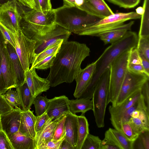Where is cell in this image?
Segmentation results:
<instances>
[{
    "mask_svg": "<svg viewBox=\"0 0 149 149\" xmlns=\"http://www.w3.org/2000/svg\"><path fill=\"white\" fill-rule=\"evenodd\" d=\"M124 6V8H132L137 6L141 0H121Z\"/></svg>",
    "mask_w": 149,
    "mask_h": 149,
    "instance_id": "52",
    "label": "cell"
},
{
    "mask_svg": "<svg viewBox=\"0 0 149 149\" xmlns=\"http://www.w3.org/2000/svg\"><path fill=\"white\" fill-rule=\"evenodd\" d=\"M69 100L64 95L49 99L46 111L49 118L52 120H59L70 112Z\"/></svg>",
    "mask_w": 149,
    "mask_h": 149,
    "instance_id": "15",
    "label": "cell"
},
{
    "mask_svg": "<svg viewBox=\"0 0 149 149\" xmlns=\"http://www.w3.org/2000/svg\"><path fill=\"white\" fill-rule=\"evenodd\" d=\"M141 64L140 56L136 47L131 49L128 56V65Z\"/></svg>",
    "mask_w": 149,
    "mask_h": 149,
    "instance_id": "42",
    "label": "cell"
},
{
    "mask_svg": "<svg viewBox=\"0 0 149 149\" xmlns=\"http://www.w3.org/2000/svg\"><path fill=\"white\" fill-rule=\"evenodd\" d=\"M130 50L121 54L109 66L110 71L107 97V105L111 102L113 106L115 105L127 70L128 58Z\"/></svg>",
    "mask_w": 149,
    "mask_h": 149,
    "instance_id": "5",
    "label": "cell"
},
{
    "mask_svg": "<svg viewBox=\"0 0 149 149\" xmlns=\"http://www.w3.org/2000/svg\"><path fill=\"white\" fill-rule=\"evenodd\" d=\"M139 54L142 65L146 72L149 74V60H148L143 54L140 53Z\"/></svg>",
    "mask_w": 149,
    "mask_h": 149,
    "instance_id": "54",
    "label": "cell"
},
{
    "mask_svg": "<svg viewBox=\"0 0 149 149\" xmlns=\"http://www.w3.org/2000/svg\"><path fill=\"white\" fill-rule=\"evenodd\" d=\"M104 138L102 140L100 149H123L110 128L107 130Z\"/></svg>",
    "mask_w": 149,
    "mask_h": 149,
    "instance_id": "29",
    "label": "cell"
},
{
    "mask_svg": "<svg viewBox=\"0 0 149 149\" xmlns=\"http://www.w3.org/2000/svg\"><path fill=\"white\" fill-rule=\"evenodd\" d=\"M0 30L5 40L8 42L15 48V45L14 34L0 23Z\"/></svg>",
    "mask_w": 149,
    "mask_h": 149,
    "instance_id": "43",
    "label": "cell"
},
{
    "mask_svg": "<svg viewBox=\"0 0 149 149\" xmlns=\"http://www.w3.org/2000/svg\"><path fill=\"white\" fill-rule=\"evenodd\" d=\"M136 47L139 53L149 60V36L138 37Z\"/></svg>",
    "mask_w": 149,
    "mask_h": 149,
    "instance_id": "36",
    "label": "cell"
},
{
    "mask_svg": "<svg viewBox=\"0 0 149 149\" xmlns=\"http://www.w3.org/2000/svg\"><path fill=\"white\" fill-rule=\"evenodd\" d=\"M133 149H144L143 145L138 137L133 142Z\"/></svg>",
    "mask_w": 149,
    "mask_h": 149,
    "instance_id": "56",
    "label": "cell"
},
{
    "mask_svg": "<svg viewBox=\"0 0 149 149\" xmlns=\"http://www.w3.org/2000/svg\"><path fill=\"white\" fill-rule=\"evenodd\" d=\"M20 30L29 38L32 40L37 35L43 34L55 23L54 9L42 12L35 9L24 10Z\"/></svg>",
    "mask_w": 149,
    "mask_h": 149,
    "instance_id": "4",
    "label": "cell"
},
{
    "mask_svg": "<svg viewBox=\"0 0 149 149\" xmlns=\"http://www.w3.org/2000/svg\"><path fill=\"white\" fill-rule=\"evenodd\" d=\"M148 79L149 76L146 75L135 73L127 70L115 106L119 105L135 92L141 89Z\"/></svg>",
    "mask_w": 149,
    "mask_h": 149,
    "instance_id": "11",
    "label": "cell"
},
{
    "mask_svg": "<svg viewBox=\"0 0 149 149\" xmlns=\"http://www.w3.org/2000/svg\"><path fill=\"white\" fill-rule=\"evenodd\" d=\"M110 67H108L99 78L92 97L93 111L97 127L104 126V119L107 104Z\"/></svg>",
    "mask_w": 149,
    "mask_h": 149,
    "instance_id": "7",
    "label": "cell"
},
{
    "mask_svg": "<svg viewBox=\"0 0 149 149\" xmlns=\"http://www.w3.org/2000/svg\"><path fill=\"white\" fill-rule=\"evenodd\" d=\"M60 149H76V148L64 139L62 142Z\"/></svg>",
    "mask_w": 149,
    "mask_h": 149,
    "instance_id": "55",
    "label": "cell"
},
{
    "mask_svg": "<svg viewBox=\"0 0 149 149\" xmlns=\"http://www.w3.org/2000/svg\"><path fill=\"white\" fill-rule=\"evenodd\" d=\"M57 52H55L44 58L33 66L31 67L30 69L34 68L36 69L43 70L50 68L52 65Z\"/></svg>",
    "mask_w": 149,
    "mask_h": 149,
    "instance_id": "37",
    "label": "cell"
},
{
    "mask_svg": "<svg viewBox=\"0 0 149 149\" xmlns=\"http://www.w3.org/2000/svg\"><path fill=\"white\" fill-rule=\"evenodd\" d=\"M22 6L31 9L37 10L36 0H17Z\"/></svg>",
    "mask_w": 149,
    "mask_h": 149,
    "instance_id": "51",
    "label": "cell"
},
{
    "mask_svg": "<svg viewBox=\"0 0 149 149\" xmlns=\"http://www.w3.org/2000/svg\"><path fill=\"white\" fill-rule=\"evenodd\" d=\"M0 149H14L8 137L3 130L0 132Z\"/></svg>",
    "mask_w": 149,
    "mask_h": 149,
    "instance_id": "45",
    "label": "cell"
},
{
    "mask_svg": "<svg viewBox=\"0 0 149 149\" xmlns=\"http://www.w3.org/2000/svg\"><path fill=\"white\" fill-rule=\"evenodd\" d=\"M127 70L135 73L145 74L149 76V74L146 72L141 64L127 65Z\"/></svg>",
    "mask_w": 149,
    "mask_h": 149,
    "instance_id": "50",
    "label": "cell"
},
{
    "mask_svg": "<svg viewBox=\"0 0 149 149\" xmlns=\"http://www.w3.org/2000/svg\"><path fill=\"white\" fill-rule=\"evenodd\" d=\"M136 11L137 14L141 15L144 13V9L143 7L139 6L136 9Z\"/></svg>",
    "mask_w": 149,
    "mask_h": 149,
    "instance_id": "58",
    "label": "cell"
},
{
    "mask_svg": "<svg viewBox=\"0 0 149 149\" xmlns=\"http://www.w3.org/2000/svg\"><path fill=\"white\" fill-rule=\"evenodd\" d=\"M70 111L73 114L81 112V115H84L87 111L93 109L92 101L90 99L77 98L75 100H69Z\"/></svg>",
    "mask_w": 149,
    "mask_h": 149,
    "instance_id": "25",
    "label": "cell"
},
{
    "mask_svg": "<svg viewBox=\"0 0 149 149\" xmlns=\"http://www.w3.org/2000/svg\"><path fill=\"white\" fill-rule=\"evenodd\" d=\"M12 0H0V6L8 1Z\"/></svg>",
    "mask_w": 149,
    "mask_h": 149,
    "instance_id": "59",
    "label": "cell"
},
{
    "mask_svg": "<svg viewBox=\"0 0 149 149\" xmlns=\"http://www.w3.org/2000/svg\"><path fill=\"white\" fill-rule=\"evenodd\" d=\"M17 0L9 1L0 6V23L13 34H18L24 10Z\"/></svg>",
    "mask_w": 149,
    "mask_h": 149,
    "instance_id": "8",
    "label": "cell"
},
{
    "mask_svg": "<svg viewBox=\"0 0 149 149\" xmlns=\"http://www.w3.org/2000/svg\"><path fill=\"white\" fill-rule=\"evenodd\" d=\"M102 19L114 13L104 0H87Z\"/></svg>",
    "mask_w": 149,
    "mask_h": 149,
    "instance_id": "30",
    "label": "cell"
},
{
    "mask_svg": "<svg viewBox=\"0 0 149 149\" xmlns=\"http://www.w3.org/2000/svg\"><path fill=\"white\" fill-rule=\"evenodd\" d=\"M78 127L76 149H81L83 143L89 133V124L84 115L78 116Z\"/></svg>",
    "mask_w": 149,
    "mask_h": 149,
    "instance_id": "26",
    "label": "cell"
},
{
    "mask_svg": "<svg viewBox=\"0 0 149 149\" xmlns=\"http://www.w3.org/2000/svg\"><path fill=\"white\" fill-rule=\"evenodd\" d=\"M2 130V128L1 121V116H0V132Z\"/></svg>",
    "mask_w": 149,
    "mask_h": 149,
    "instance_id": "60",
    "label": "cell"
},
{
    "mask_svg": "<svg viewBox=\"0 0 149 149\" xmlns=\"http://www.w3.org/2000/svg\"><path fill=\"white\" fill-rule=\"evenodd\" d=\"M141 93L145 106L149 113V79L147 80L142 86Z\"/></svg>",
    "mask_w": 149,
    "mask_h": 149,
    "instance_id": "41",
    "label": "cell"
},
{
    "mask_svg": "<svg viewBox=\"0 0 149 149\" xmlns=\"http://www.w3.org/2000/svg\"><path fill=\"white\" fill-rule=\"evenodd\" d=\"M24 76L25 81L31 94L35 98L42 92L47 91L50 87L49 80L47 78L39 77L34 68L24 71Z\"/></svg>",
    "mask_w": 149,
    "mask_h": 149,
    "instance_id": "14",
    "label": "cell"
},
{
    "mask_svg": "<svg viewBox=\"0 0 149 149\" xmlns=\"http://www.w3.org/2000/svg\"><path fill=\"white\" fill-rule=\"evenodd\" d=\"M123 149H133L134 142L129 140L124 134L122 131L115 129L110 128Z\"/></svg>",
    "mask_w": 149,
    "mask_h": 149,
    "instance_id": "34",
    "label": "cell"
},
{
    "mask_svg": "<svg viewBox=\"0 0 149 149\" xmlns=\"http://www.w3.org/2000/svg\"><path fill=\"white\" fill-rule=\"evenodd\" d=\"M109 2L124 8V6L121 0H107Z\"/></svg>",
    "mask_w": 149,
    "mask_h": 149,
    "instance_id": "57",
    "label": "cell"
},
{
    "mask_svg": "<svg viewBox=\"0 0 149 149\" xmlns=\"http://www.w3.org/2000/svg\"><path fill=\"white\" fill-rule=\"evenodd\" d=\"M15 88L19 97V107L23 111L30 110L35 97L31 94L25 81L22 84Z\"/></svg>",
    "mask_w": 149,
    "mask_h": 149,
    "instance_id": "24",
    "label": "cell"
},
{
    "mask_svg": "<svg viewBox=\"0 0 149 149\" xmlns=\"http://www.w3.org/2000/svg\"><path fill=\"white\" fill-rule=\"evenodd\" d=\"M66 115L62 117L58 122L54 130L53 139L59 140L65 137L64 130V123Z\"/></svg>",
    "mask_w": 149,
    "mask_h": 149,
    "instance_id": "38",
    "label": "cell"
},
{
    "mask_svg": "<svg viewBox=\"0 0 149 149\" xmlns=\"http://www.w3.org/2000/svg\"><path fill=\"white\" fill-rule=\"evenodd\" d=\"M97 61V59L81 69L75 79L76 86L73 94L75 97L79 98L89 85L95 72Z\"/></svg>",
    "mask_w": 149,
    "mask_h": 149,
    "instance_id": "16",
    "label": "cell"
},
{
    "mask_svg": "<svg viewBox=\"0 0 149 149\" xmlns=\"http://www.w3.org/2000/svg\"><path fill=\"white\" fill-rule=\"evenodd\" d=\"M14 108L10 105L3 97L0 95V116L6 114L12 110Z\"/></svg>",
    "mask_w": 149,
    "mask_h": 149,
    "instance_id": "47",
    "label": "cell"
},
{
    "mask_svg": "<svg viewBox=\"0 0 149 149\" xmlns=\"http://www.w3.org/2000/svg\"><path fill=\"white\" fill-rule=\"evenodd\" d=\"M101 141L99 136L89 133L85 139L81 149H100Z\"/></svg>",
    "mask_w": 149,
    "mask_h": 149,
    "instance_id": "33",
    "label": "cell"
},
{
    "mask_svg": "<svg viewBox=\"0 0 149 149\" xmlns=\"http://www.w3.org/2000/svg\"><path fill=\"white\" fill-rule=\"evenodd\" d=\"M2 95L8 103L12 107L14 108L19 107V99L16 91H15L10 88L8 89Z\"/></svg>",
    "mask_w": 149,
    "mask_h": 149,
    "instance_id": "35",
    "label": "cell"
},
{
    "mask_svg": "<svg viewBox=\"0 0 149 149\" xmlns=\"http://www.w3.org/2000/svg\"><path fill=\"white\" fill-rule=\"evenodd\" d=\"M143 14L141 15V24L138 37L149 36V0H144Z\"/></svg>",
    "mask_w": 149,
    "mask_h": 149,
    "instance_id": "28",
    "label": "cell"
},
{
    "mask_svg": "<svg viewBox=\"0 0 149 149\" xmlns=\"http://www.w3.org/2000/svg\"><path fill=\"white\" fill-rule=\"evenodd\" d=\"M141 17L135 12L114 13L84 29L78 35L99 37L105 32L120 27L127 20L140 19Z\"/></svg>",
    "mask_w": 149,
    "mask_h": 149,
    "instance_id": "6",
    "label": "cell"
},
{
    "mask_svg": "<svg viewBox=\"0 0 149 149\" xmlns=\"http://www.w3.org/2000/svg\"><path fill=\"white\" fill-rule=\"evenodd\" d=\"M138 100L126 111L122 119V124L123 123L128 122L131 117V115L133 112L137 108Z\"/></svg>",
    "mask_w": 149,
    "mask_h": 149,
    "instance_id": "48",
    "label": "cell"
},
{
    "mask_svg": "<svg viewBox=\"0 0 149 149\" xmlns=\"http://www.w3.org/2000/svg\"><path fill=\"white\" fill-rule=\"evenodd\" d=\"M49 118L46 112L40 116H36L35 128L36 134L42 129Z\"/></svg>",
    "mask_w": 149,
    "mask_h": 149,
    "instance_id": "44",
    "label": "cell"
},
{
    "mask_svg": "<svg viewBox=\"0 0 149 149\" xmlns=\"http://www.w3.org/2000/svg\"><path fill=\"white\" fill-rule=\"evenodd\" d=\"M63 5L76 7L87 13L101 18L87 0H63Z\"/></svg>",
    "mask_w": 149,
    "mask_h": 149,
    "instance_id": "27",
    "label": "cell"
},
{
    "mask_svg": "<svg viewBox=\"0 0 149 149\" xmlns=\"http://www.w3.org/2000/svg\"><path fill=\"white\" fill-rule=\"evenodd\" d=\"M3 94V93L1 92H0V95L1 94Z\"/></svg>",
    "mask_w": 149,
    "mask_h": 149,
    "instance_id": "61",
    "label": "cell"
},
{
    "mask_svg": "<svg viewBox=\"0 0 149 149\" xmlns=\"http://www.w3.org/2000/svg\"><path fill=\"white\" fill-rule=\"evenodd\" d=\"M90 48L86 44L75 41L63 42L57 53L46 78L50 86L63 83H71L81 70L82 62L90 55Z\"/></svg>",
    "mask_w": 149,
    "mask_h": 149,
    "instance_id": "1",
    "label": "cell"
},
{
    "mask_svg": "<svg viewBox=\"0 0 149 149\" xmlns=\"http://www.w3.org/2000/svg\"><path fill=\"white\" fill-rule=\"evenodd\" d=\"M60 119L52 120L49 118L42 129L36 134L35 139L36 149L47 140L53 138L54 129Z\"/></svg>",
    "mask_w": 149,
    "mask_h": 149,
    "instance_id": "22",
    "label": "cell"
},
{
    "mask_svg": "<svg viewBox=\"0 0 149 149\" xmlns=\"http://www.w3.org/2000/svg\"><path fill=\"white\" fill-rule=\"evenodd\" d=\"M138 137L141 142L144 149H149V130L141 132Z\"/></svg>",
    "mask_w": 149,
    "mask_h": 149,
    "instance_id": "49",
    "label": "cell"
},
{
    "mask_svg": "<svg viewBox=\"0 0 149 149\" xmlns=\"http://www.w3.org/2000/svg\"><path fill=\"white\" fill-rule=\"evenodd\" d=\"M6 44L14 76L15 88L25 82L24 72L15 49L8 41Z\"/></svg>",
    "mask_w": 149,
    "mask_h": 149,
    "instance_id": "18",
    "label": "cell"
},
{
    "mask_svg": "<svg viewBox=\"0 0 149 149\" xmlns=\"http://www.w3.org/2000/svg\"><path fill=\"white\" fill-rule=\"evenodd\" d=\"M122 131L127 139L132 141L134 142L139 135L134 131L128 122L122 123Z\"/></svg>",
    "mask_w": 149,
    "mask_h": 149,
    "instance_id": "39",
    "label": "cell"
},
{
    "mask_svg": "<svg viewBox=\"0 0 149 149\" xmlns=\"http://www.w3.org/2000/svg\"><path fill=\"white\" fill-rule=\"evenodd\" d=\"M6 86L3 78L1 68V48L0 46V92H1L3 94L4 93L7 91Z\"/></svg>",
    "mask_w": 149,
    "mask_h": 149,
    "instance_id": "53",
    "label": "cell"
},
{
    "mask_svg": "<svg viewBox=\"0 0 149 149\" xmlns=\"http://www.w3.org/2000/svg\"><path fill=\"white\" fill-rule=\"evenodd\" d=\"M78 116L70 111L66 115L64 123L65 139L76 148L78 127Z\"/></svg>",
    "mask_w": 149,
    "mask_h": 149,
    "instance_id": "19",
    "label": "cell"
},
{
    "mask_svg": "<svg viewBox=\"0 0 149 149\" xmlns=\"http://www.w3.org/2000/svg\"><path fill=\"white\" fill-rule=\"evenodd\" d=\"M71 34V32L56 23L45 33L37 35L33 39L36 42L35 55L61 39L63 40L64 42L68 41Z\"/></svg>",
    "mask_w": 149,
    "mask_h": 149,
    "instance_id": "9",
    "label": "cell"
},
{
    "mask_svg": "<svg viewBox=\"0 0 149 149\" xmlns=\"http://www.w3.org/2000/svg\"><path fill=\"white\" fill-rule=\"evenodd\" d=\"M1 68L6 89L15 88L14 76L6 44V40L0 30Z\"/></svg>",
    "mask_w": 149,
    "mask_h": 149,
    "instance_id": "13",
    "label": "cell"
},
{
    "mask_svg": "<svg viewBox=\"0 0 149 149\" xmlns=\"http://www.w3.org/2000/svg\"><path fill=\"white\" fill-rule=\"evenodd\" d=\"M65 139V137L58 140L49 139L42 144L38 149H60L62 142Z\"/></svg>",
    "mask_w": 149,
    "mask_h": 149,
    "instance_id": "40",
    "label": "cell"
},
{
    "mask_svg": "<svg viewBox=\"0 0 149 149\" xmlns=\"http://www.w3.org/2000/svg\"><path fill=\"white\" fill-rule=\"evenodd\" d=\"M22 110L14 108L10 111L1 116L2 130L8 137L19 131Z\"/></svg>",
    "mask_w": 149,
    "mask_h": 149,
    "instance_id": "17",
    "label": "cell"
},
{
    "mask_svg": "<svg viewBox=\"0 0 149 149\" xmlns=\"http://www.w3.org/2000/svg\"><path fill=\"white\" fill-rule=\"evenodd\" d=\"M63 42H64V40L61 39L55 44L47 48L39 54H36L33 59L31 67L45 57L58 52Z\"/></svg>",
    "mask_w": 149,
    "mask_h": 149,
    "instance_id": "31",
    "label": "cell"
},
{
    "mask_svg": "<svg viewBox=\"0 0 149 149\" xmlns=\"http://www.w3.org/2000/svg\"><path fill=\"white\" fill-rule=\"evenodd\" d=\"M141 89L135 92L119 105L115 106L111 105L109 107L110 120L114 129L122 131V120L124 114L126 111L138 100L141 95Z\"/></svg>",
    "mask_w": 149,
    "mask_h": 149,
    "instance_id": "12",
    "label": "cell"
},
{
    "mask_svg": "<svg viewBox=\"0 0 149 149\" xmlns=\"http://www.w3.org/2000/svg\"><path fill=\"white\" fill-rule=\"evenodd\" d=\"M134 23V21H132L124 24L120 27L105 32L99 37L105 45L111 44L122 38L128 31L131 30Z\"/></svg>",
    "mask_w": 149,
    "mask_h": 149,
    "instance_id": "21",
    "label": "cell"
},
{
    "mask_svg": "<svg viewBox=\"0 0 149 149\" xmlns=\"http://www.w3.org/2000/svg\"><path fill=\"white\" fill-rule=\"evenodd\" d=\"M8 138L14 149H36L35 139L19 131Z\"/></svg>",
    "mask_w": 149,
    "mask_h": 149,
    "instance_id": "23",
    "label": "cell"
},
{
    "mask_svg": "<svg viewBox=\"0 0 149 149\" xmlns=\"http://www.w3.org/2000/svg\"><path fill=\"white\" fill-rule=\"evenodd\" d=\"M37 10L42 12L51 10L52 5L50 0H36Z\"/></svg>",
    "mask_w": 149,
    "mask_h": 149,
    "instance_id": "46",
    "label": "cell"
},
{
    "mask_svg": "<svg viewBox=\"0 0 149 149\" xmlns=\"http://www.w3.org/2000/svg\"><path fill=\"white\" fill-rule=\"evenodd\" d=\"M35 119L36 116L30 110H22L19 131L34 139L36 135L35 128Z\"/></svg>",
    "mask_w": 149,
    "mask_h": 149,
    "instance_id": "20",
    "label": "cell"
},
{
    "mask_svg": "<svg viewBox=\"0 0 149 149\" xmlns=\"http://www.w3.org/2000/svg\"><path fill=\"white\" fill-rule=\"evenodd\" d=\"M136 33L128 31L121 39L108 47L97 59L95 72L89 85L81 95L83 98L91 99L98 80L111 64L125 52L136 47Z\"/></svg>",
    "mask_w": 149,
    "mask_h": 149,
    "instance_id": "2",
    "label": "cell"
},
{
    "mask_svg": "<svg viewBox=\"0 0 149 149\" xmlns=\"http://www.w3.org/2000/svg\"><path fill=\"white\" fill-rule=\"evenodd\" d=\"M54 10L55 23L78 35L83 29L101 19L73 6L63 5Z\"/></svg>",
    "mask_w": 149,
    "mask_h": 149,
    "instance_id": "3",
    "label": "cell"
},
{
    "mask_svg": "<svg viewBox=\"0 0 149 149\" xmlns=\"http://www.w3.org/2000/svg\"><path fill=\"white\" fill-rule=\"evenodd\" d=\"M14 35L15 49L24 72L30 69L35 56L36 42L28 38L20 30L18 34Z\"/></svg>",
    "mask_w": 149,
    "mask_h": 149,
    "instance_id": "10",
    "label": "cell"
},
{
    "mask_svg": "<svg viewBox=\"0 0 149 149\" xmlns=\"http://www.w3.org/2000/svg\"><path fill=\"white\" fill-rule=\"evenodd\" d=\"M49 101L47 96L38 95L35 98L33 104L35 109L36 116H40L45 113L47 108Z\"/></svg>",
    "mask_w": 149,
    "mask_h": 149,
    "instance_id": "32",
    "label": "cell"
}]
</instances>
